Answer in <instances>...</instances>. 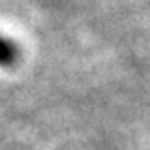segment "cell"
<instances>
[{"label": "cell", "instance_id": "cell-1", "mask_svg": "<svg viewBox=\"0 0 150 150\" xmlns=\"http://www.w3.org/2000/svg\"><path fill=\"white\" fill-rule=\"evenodd\" d=\"M21 58V49L13 40L6 36H0V68L11 69L15 68Z\"/></svg>", "mask_w": 150, "mask_h": 150}]
</instances>
